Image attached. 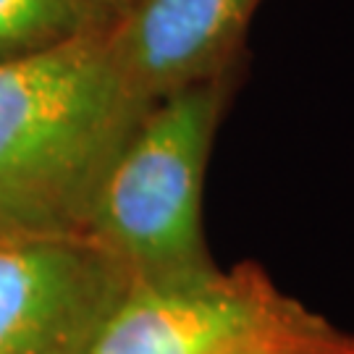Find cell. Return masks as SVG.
I'll return each mask as SVG.
<instances>
[{
	"label": "cell",
	"instance_id": "1",
	"mask_svg": "<svg viewBox=\"0 0 354 354\" xmlns=\"http://www.w3.org/2000/svg\"><path fill=\"white\" fill-rule=\"evenodd\" d=\"M147 108L108 32L0 64V236L84 234L102 176Z\"/></svg>",
	"mask_w": 354,
	"mask_h": 354
},
{
	"label": "cell",
	"instance_id": "2",
	"mask_svg": "<svg viewBox=\"0 0 354 354\" xmlns=\"http://www.w3.org/2000/svg\"><path fill=\"white\" fill-rule=\"evenodd\" d=\"M244 64L152 100L105 171L84 234L131 279L213 263L203 231L205 171Z\"/></svg>",
	"mask_w": 354,
	"mask_h": 354
},
{
	"label": "cell",
	"instance_id": "3",
	"mask_svg": "<svg viewBox=\"0 0 354 354\" xmlns=\"http://www.w3.org/2000/svg\"><path fill=\"white\" fill-rule=\"evenodd\" d=\"M326 317L270 281L257 263L131 279L92 354H254L330 339Z\"/></svg>",
	"mask_w": 354,
	"mask_h": 354
},
{
	"label": "cell",
	"instance_id": "4",
	"mask_svg": "<svg viewBox=\"0 0 354 354\" xmlns=\"http://www.w3.org/2000/svg\"><path fill=\"white\" fill-rule=\"evenodd\" d=\"M129 283L87 234L0 236V354H92Z\"/></svg>",
	"mask_w": 354,
	"mask_h": 354
},
{
	"label": "cell",
	"instance_id": "5",
	"mask_svg": "<svg viewBox=\"0 0 354 354\" xmlns=\"http://www.w3.org/2000/svg\"><path fill=\"white\" fill-rule=\"evenodd\" d=\"M263 0H127L108 32L131 89L147 102L244 64Z\"/></svg>",
	"mask_w": 354,
	"mask_h": 354
},
{
	"label": "cell",
	"instance_id": "6",
	"mask_svg": "<svg viewBox=\"0 0 354 354\" xmlns=\"http://www.w3.org/2000/svg\"><path fill=\"white\" fill-rule=\"evenodd\" d=\"M127 0H0V64L105 35Z\"/></svg>",
	"mask_w": 354,
	"mask_h": 354
},
{
	"label": "cell",
	"instance_id": "7",
	"mask_svg": "<svg viewBox=\"0 0 354 354\" xmlns=\"http://www.w3.org/2000/svg\"><path fill=\"white\" fill-rule=\"evenodd\" d=\"M254 354H354V336L349 333H333L330 339L313 344H297V346H276V349H266V352Z\"/></svg>",
	"mask_w": 354,
	"mask_h": 354
}]
</instances>
